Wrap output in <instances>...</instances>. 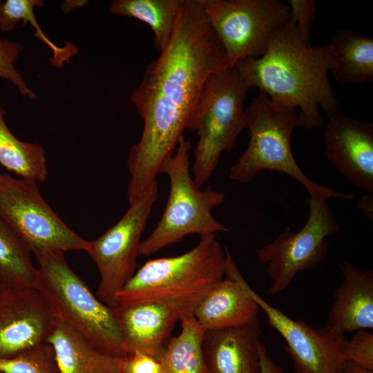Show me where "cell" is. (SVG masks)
I'll return each mask as SVG.
<instances>
[{
    "label": "cell",
    "instance_id": "8fae6325",
    "mask_svg": "<svg viewBox=\"0 0 373 373\" xmlns=\"http://www.w3.org/2000/svg\"><path fill=\"white\" fill-rule=\"evenodd\" d=\"M307 204L308 218L301 229L280 233L257 252L258 260L267 264L271 294L284 291L297 273L321 263L328 251L326 238L340 228L326 200L309 198Z\"/></svg>",
    "mask_w": 373,
    "mask_h": 373
},
{
    "label": "cell",
    "instance_id": "ac0fdd59",
    "mask_svg": "<svg viewBox=\"0 0 373 373\" xmlns=\"http://www.w3.org/2000/svg\"><path fill=\"white\" fill-rule=\"evenodd\" d=\"M343 280L328 312L326 327L336 332L373 328V271L350 262L341 267Z\"/></svg>",
    "mask_w": 373,
    "mask_h": 373
},
{
    "label": "cell",
    "instance_id": "83f0119b",
    "mask_svg": "<svg viewBox=\"0 0 373 373\" xmlns=\"http://www.w3.org/2000/svg\"><path fill=\"white\" fill-rule=\"evenodd\" d=\"M345 361L373 370V334L368 329L354 332L347 339L344 351Z\"/></svg>",
    "mask_w": 373,
    "mask_h": 373
},
{
    "label": "cell",
    "instance_id": "44dd1931",
    "mask_svg": "<svg viewBox=\"0 0 373 373\" xmlns=\"http://www.w3.org/2000/svg\"><path fill=\"white\" fill-rule=\"evenodd\" d=\"M180 321L179 334L164 345L157 358L164 373H207L202 350L205 330L192 312L183 314Z\"/></svg>",
    "mask_w": 373,
    "mask_h": 373
},
{
    "label": "cell",
    "instance_id": "ba28073f",
    "mask_svg": "<svg viewBox=\"0 0 373 373\" xmlns=\"http://www.w3.org/2000/svg\"><path fill=\"white\" fill-rule=\"evenodd\" d=\"M205 15L233 68L240 59L258 58L289 20L287 3L278 0H201Z\"/></svg>",
    "mask_w": 373,
    "mask_h": 373
},
{
    "label": "cell",
    "instance_id": "4fadbf2b",
    "mask_svg": "<svg viewBox=\"0 0 373 373\" xmlns=\"http://www.w3.org/2000/svg\"><path fill=\"white\" fill-rule=\"evenodd\" d=\"M56 317L35 287H0V358H10L48 342Z\"/></svg>",
    "mask_w": 373,
    "mask_h": 373
},
{
    "label": "cell",
    "instance_id": "5b68a950",
    "mask_svg": "<svg viewBox=\"0 0 373 373\" xmlns=\"http://www.w3.org/2000/svg\"><path fill=\"white\" fill-rule=\"evenodd\" d=\"M37 288L55 316L75 329L99 352L125 358L128 353L113 309L96 297L68 265L64 253L49 252L37 258Z\"/></svg>",
    "mask_w": 373,
    "mask_h": 373
},
{
    "label": "cell",
    "instance_id": "d4e9b609",
    "mask_svg": "<svg viewBox=\"0 0 373 373\" xmlns=\"http://www.w3.org/2000/svg\"><path fill=\"white\" fill-rule=\"evenodd\" d=\"M41 0H6L0 1V30L11 32L17 24L30 23L35 29V36L48 45L52 51L51 64L61 68L64 62H70V58L77 53V48L66 43L64 47H59L44 33L34 14L35 7L41 8Z\"/></svg>",
    "mask_w": 373,
    "mask_h": 373
},
{
    "label": "cell",
    "instance_id": "4316f807",
    "mask_svg": "<svg viewBox=\"0 0 373 373\" xmlns=\"http://www.w3.org/2000/svg\"><path fill=\"white\" fill-rule=\"evenodd\" d=\"M22 50L20 43L0 39V77L10 82L23 96L35 99L36 95L28 87L15 66Z\"/></svg>",
    "mask_w": 373,
    "mask_h": 373
},
{
    "label": "cell",
    "instance_id": "e0dca14e",
    "mask_svg": "<svg viewBox=\"0 0 373 373\" xmlns=\"http://www.w3.org/2000/svg\"><path fill=\"white\" fill-rule=\"evenodd\" d=\"M258 317L237 327L205 331L202 350L207 373H259Z\"/></svg>",
    "mask_w": 373,
    "mask_h": 373
},
{
    "label": "cell",
    "instance_id": "7a4b0ae2",
    "mask_svg": "<svg viewBox=\"0 0 373 373\" xmlns=\"http://www.w3.org/2000/svg\"><path fill=\"white\" fill-rule=\"evenodd\" d=\"M233 68L249 88H258L278 104L298 108L297 126L321 127L319 108L328 117L341 113L327 77L331 57L327 44L307 45L290 19L274 34L262 56L240 59Z\"/></svg>",
    "mask_w": 373,
    "mask_h": 373
},
{
    "label": "cell",
    "instance_id": "ffe728a7",
    "mask_svg": "<svg viewBox=\"0 0 373 373\" xmlns=\"http://www.w3.org/2000/svg\"><path fill=\"white\" fill-rule=\"evenodd\" d=\"M331 70L341 85L373 81V39L351 30L338 31L327 44Z\"/></svg>",
    "mask_w": 373,
    "mask_h": 373
},
{
    "label": "cell",
    "instance_id": "836d02e7",
    "mask_svg": "<svg viewBox=\"0 0 373 373\" xmlns=\"http://www.w3.org/2000/svg\"><path fill=\"white\" fill-rule=\"evenodd\" d=\"M1 174L0 173V177H1Z\"/></svg>",
    "mask_w": 373,
    "mask_h": 373
},
{
    "label": "cell",
    "instance_id": "cb8c5ba5",
    "mask_svg": "<svg viewBox=\"0 0 373 373\" xmlns=\"http://www.w3.org/2000/svg\"><path fill=\"white\" fill-rule=\"evenodd\" d=\"M4 114L0 105V164L21 178L46 181L48 172L44 148L17 139L8 128Z\"/></svg>",
    "mask_w": 373,
    "mask_h": 373
},
{
    "label": "cell",
    "instance_id": "277c9868",
    "mask_svg": "<svg viewBox=\"0 0 373 373\" xmlns=\"http://www.w3.org/2000/svg\"><path fill=\"white\" fill-rule=\"evenodd\" d=\"M298 114L296 108L278 104L259 92L244 111V126L249 129V142L231 166L229 178L247 183L261 171H276L299 182L311 198L353 199L352 194L313 182L298 166L290 144L292 132L297 126Z\"/></svg>",
    "mask_w": 373,
    "mask_h": 373
},
{
    "label": "cell",
    "instance_id": "9a60e30c",
    "mask_svg": "<svg viewBox=\"0 0 373 373\" xmlns=\"http://www.w3.org/2000/svg\"><path fill=\"white\" fill-rule=\"evenodd\" d=\"M113 309L128 356L140 351L157 360L175 324L193 310L189 306L162 302L119 305Z\"/></svg>",
    "mask_w": 373,
    "mask_h": 373
},
{
    "label": "cell",
    "instance_id": "6da1fadb",
    "mask_svg": "<svg viewBox=\"0 0 373 373\" xmlns=\"http://www.w3.org/2000/svg\"><path fill=\"white\" fill-rule=\"evenodd\" d=\"M228 68L223 47L204 11L201 0H183L173 36L150 63L131 101L144 122L127 165L129 203L156 182L160 168L189 127L204 83Z\"/></svg>",
    "mask_w": 373,
    "mask_h": 373
},
{
    "label": "cell",
    "instance_id": "f1b7e54d",
    "mask_svg": "<svg viewBox=\"0 0 373 373\" xmlns=\"http://www.w3.org/2000/svg\"><path fill=\"white\" fill-rule=\"evenodd\" d=\"M287 3L289 7V19L294 23L302 40L310 45V29L317 11L316 1L289 0Z\"/></svg>",
    "mask_w": 373,
    "mask_h": 373
},
{
    "label": "cell",
    "instance_id": "2e32d148",
    "mask_svg": "<svg viewBox=\"0 0 373 373\" xmlns=\"http://www.w3.org/2000/svg\"><path fill=\"white\" fill-rule=\"evenodd\" d=\"M224 276L192 312L205 331L242 325L258 317L260 309L248 291L249 284L227 250Z\"/></svg>",
    "mask_w": 373,
    "mask_h": 373
},
{
    "label": "cell",
    "instance_id": "f546056e",
    "mask_svg": "<svg viewBox=\"0 0 373 373\" xmlns=\"http://www.w3.org/2000/svg\"><path fill=\"white\" fill-rule=\"evenodd\" d=\"M124 373H163L161 363L150 355L135 351L124 358Z\"/></svg>",
    "mask_w": 373,
    "mask_h": 373
},
{
    "label": "cell",
    "instance_id": "d6a6232c",
    "mask_svg": "<svg viewBox=\"0 0 373 373\" xmlns=\"http://www.w3.org/2000/svg\"><path fill=\"white\" fill-rule=\"evenodd\" d=\"M339 373H373V370L361 367L351 361H345Z\"/></svg>",
    "mask_w": 373,
    "mask_h": 373
},
{
    "label": "cell",
    "instance_id": "603a6c76",
    "mask_svg": "<svg viewBox=\"0 0 373 373\" xmlns=\"http://www.w3.org/2000/svg\"><path fill=\"white\" fill-rule=\"evenodd\" d=\"M39 271L30 251L13 227L0 215V287L37 288Z\"/></svg>",
    "mask_w": 373,
    "mask_h": 373
},
{
    "label": "cell",
    "instance_id": "9c48e42d",
    "mask_svg": "<svg viewBox=\"0 0 373 373\" xmlns=\"http://www.w3.org/2000/svg\"><path fill=\"white\" fill-rule=\"evenodd\" d=\"M31 179L0 177V215L36 258L49 252L86 251L88 241L75 233L44 200Z\"/></svg>",
    "mask_w": 373,
    "mask_h": 373
},
{
    "label": "cell",
    "instance_id": "4dcf8cb0",
    "mask_svg": "<svg viewBox=\"0 0 373 373\" xmlns=\"http://www.w3.org/2000/svg\"><path fill=\"white\" fill-rule=\"evenodd\" d=\"M258 352L259 373H285L283 369L269 356L265 347L261 342L258 344Z\"/></svg>",
    "mask_w": 373,
    "mask_h": 373
},
{
    "label": "cell",
    "instance_id": "1f68e13d",
    "mask_svg": "<svg viewBox=\"0 0 373 373\" xmlns=\"http://www.w3.org/2000/svg\"><path fill=\"white\" fill-rule=\"evenodd\" d=\"M373 193L363 195L358 202V209L361 213L372 220L373 218Z\"/></svg>",
    "mask_w": 373,
    "mask_h": 373
},
{
    "label": "cell",
    "instance_id": "52a82bcc",
    "mask_svg": "<svg viewBox=\"0 0 373 373\" xmlns=\"http://www.w3.org/2000/svg\"><path fill=\"white\" fill-rule=\"evenodd\" d=\"M248 89L234 68L213 73L204 83L188 127L198 137L193 172L199 186L210 179L221 154L233 149L245 128L243 104Z\"/></svg>",
    "mask_w": 373,
    "mask_h": 373
},
{
    "label": "cell",
    "instance_id": "e575fe53",
    "mask_svg": "<svg viewBox=\"0 0 373 373\" xmlns=\"http://www.w3.org/2000/svg\"><path fill=\"white\" fill-rule=\"evenodd\" d=\"M164 373V372H163Z\"/></svg>",
    "mask_w": 373,
    "mask_h": 373
},
{
    "label": "cell",
    "instance_id": "30bf717a",
    "mask_svg": "<svg viewBox=\"0 0 373 373\" xmlns=\"http://www.w3.org/2000/svg\"><path fill=\"white\" fill-rule=\"evenodd\" d=\"M157 194L156 181L130 204L115 224L98 238L88 241L86 251L100 275L97 298L111 308L117 306V294L135 273L141 237Z\"/></svg>",
    "mask_w": 373,
    "mask_h": 373
},
{
    "label": "cell",
    "instance_id": "8992f818",
    "mask_svg": "<svg viewBox=\"0 0 373 373\" xmlns=\"http://www.w3.org/2000/svg\"><path fill=\"white\" fill-rule=\"evenodd\" d=\"M191 148L190 141L182 135L175 153L160 168V173L166 174L169 180L168 200L157 226L141 242L139 255L154 254L190 234L200 236L229 231L212 215V209L223 202L224 194L211 186L201 190L190 174Z\"/></svg>",
    "mask_w": 373,
    "mask_h": 373
},
{
    "label": "cell",
    "instance_id": "3957f363",
    "mask_svg": "<svg viewBox=\"0 0 373 373\" xmlns=\"http://www.w3.org/2000/svg\"><path fill=\"white\" fill-rule=\"evenodd\" d=\"M225 258L216 233L202 235L198 243L182 254L146 261L117 294V305L162 302L194 309L223 279Z\"/></svg>",
    "mask_w": 373,
    "mask_h": 373
},
{
    "label": "cell",
    "instance_id": "7402d4cb",
    "mask_svg": "<svg viewBox=\"0 0 373 373\" xmlns=\"http://www.w3.org/2000/svg\"><path fill=\"white\" fill-rule=\"evenodd\" d=\"M182 1L115 0L110 4V11L146 23L153 33L155 47L161 52L173 36Z\"/></svg>",
    "mask_w": 373,
    "mask_h": 373
},
{
    "label": "cell",
    "instance_id": "d6986e66",
    "mask_svg": "<svg viewBox=\"0 0 373 373\" xmlns=\"http://www.w3.org/2000/svg\"><path fill=\"white\" fill-rule=\"evenodd\" d=\"M48 343L53 347L59 373H124V358L99 352L82 334L57 318Z\"/></svg>",
    "mask_w": 373,
    "mask_h": 373
},
{
    "label": "cell",
    "instance_id": "5bb4252c",
    "mask_svg": "<svg viewBox=\"0 0 373 373\" xmlns=\"http://www.w3.org/2000/svg\"><path fill=\"white\" fill-rule=\"evenodd\" d=\"M325 157L354 186L373 193V124L341 113L324 131Z\"/></svg>",
    "mask_w": 373,
    "mask_h": 373
},
{
    "label": "cell",
    "instance_id": "7c38bea8",
    "mask_svg": "<svg viewBox=\"0 0 373 373\" xmlns=\"http://www.w3.org/2000/svg\"><path fill=\"white\" fill-rule=\"evenodd\" d=\"M247 289L266 314L269 325L285 341L296 373L340 372L345 361V334L326 326L314 328L301 320H294L265 300L249 285Z\"/></svg>",
    "mask_w": 373,
    "mask_h": 373
},
{
    "label": "cell",
    "instance_id": "484cf974",
    "mask_svg": "<svg viewBox=\"0 0 373 373\" xmlns=\"http://www.w3.org/2000/svg\"><path fill=\"white\" fill-rule=\"evenodd\" d=\"M0 373H59L52 345L43 343L10 358H0Z\"/></svg>",
    "mask_w": 373,
    "mask_h": 373
}]
</instances>
